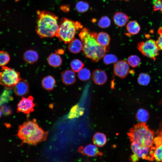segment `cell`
<instances>
[{"instance_id":"obj_19","label":"cell","mask_w":162,"mask_h":162,"mask_svg":"<svg viewBox=\"0 0 162 162\" xmlns=\"http://www.w3.org/2000/svg\"><path fill=\"white\" fill-rule=\"evenodd\" d=\"M49 64L54 67H58L62 63V59L59 54L56 53H51L48 56L47 59Z\"/></svg>"},{"instance_id":"obj_25","label":"cell","mask_w":162,"mask_h":162,"mask_svg":"<svg viewBox=\"0 0 162 162\" xmlns=\"http://www.w3.org/2000/svg\"><path fill=\"white\" fill-rule=\"evenodd\" d=\"M83 110L78 105H76L73 107L68 115V117L69 118H73L78 117L82 115Z\"/></svg>"},{"instance_id":"obj_3","label":"cell","mask_w":162,"mask_h":162,"mask_svg":"<svg viewBox=\"0 0 162 162\" xmlns=\"http://www.w3.org/2000/svg\"><path fill=\"white\" fill-rule=\"evenodd\" d=\"M37 14L35 30L39 37L43 38L56 36L59 27L58 17L53 14L46 11L38 10Z\"/></svg>"},{"instance_id":"obj_4","label":"cell","mask_w":162,"mask_h":162,"mask_svg":"<svg viewBox=\"0 0 162 162\" xmlns=\"http://www.w3.org/2000/svg\"><path fill=\"white\" fill-rule=\"evenodd\" d=\"M127 134L131 142L140 146L151 148L153 146L154 132L149 128L146 123L140 122L134 125Z\"/></svg>"},{"instance_id":"obj_24","label":"cell","mask_w":162,"mask_h":162,"mask_svg":"<svg viewBox=\"0 0 162 162\" xmlns=\"http://www.w3.org/2000/svg\"><path fill=\"white\" fill-rule=\"evenodd\" d=\"M136 118L140 122L146 123L149 118V114L147 110L141 108L137 112Z\"/></svg>"},{"instance_id":"obj_32","label":"cell","mask_w":162,"mask_h":162,"mask_svg":"<svg viewBox=\"0 0 162 162\" xmlns=\"http://www.w3.org/2000/svg\"><path fill=\"white\" fill-rule=\"evenodd\" d=\"M10 60L9 54L3 51H0V67L4 66Z\"/></svg>"},{"instance_id":"obj_29","label":"cell","mask_w":162,"mask_h":162,"mask_svg":"<svg viewBox=\"0 0 162 162\" xmlns=\"http://www.w3.org/2000/svg\"><path fill=\"white\" fill-rule=\"evenodd\" d=\"M89 8L88 3L85 1H80L76 5V9L77 11L80 13H83L87 11Z\"/></svg>"},{"instance_id":"obj_1","label":"cell","mask_w":162,"mask_h":162,"mask_svg":"<svg viewBox=\"0 0 162 162\" xmlns=\"http://www.w3.org/2000/svg\"><path fill=\"white\" fill-rule=\"evenodd\" d=\"M97 34L86 27L82 28L79 34L83 44L82 50L84 55L94 62H98L109 49V46L103 47L98 43L96 39Z\"/></svg>"},{"instance_id":"obj_12","label":"cell","mask_w":162,"mask_h":162,"mask_svg":"<svg viewBox=\"0 0 162 162\" xmlns=\"http://www.w3.org/2000/svg\"><path fill=\"white\" fill-rule=\"evenodd\" d=\"M78 151L83 155L90 157L102 156L103 154L99 150L96 146L91 144L84 147H80Z\"/></svg>"},{"instance_id":"obj_23","label":"cell","mask_w":162,"mask_h":162,"mask_svg":"<svg viewBox=\"0 0 162 162\" xmlns=\"http://www.w3.org/2000/svg\"><path fill=\"white\" fill-rule=\"evenodd\" d=\"M126 28L129 34L134 35L137 34L140 30V25L136 20H133L128 22L126 25Z\"/></svg>"},{"instance_id":"obj_38","label":"cell","mask_w":162,"mask_h":162,"mask_svg":"<svg viewBox=\"0 0 162 162\" xmlns=\"http://www.w3.org/2000/svg\"><path fill=\"white\" fill-rule=\"evenodd\" d=\"M61 9L64 11H68L69 10V8L67 6H63L62 7Z\"/></svg>"},{"instance_id":"obj_35","label":"cell","mask_w":162,"mask_h":162,"mask_svg":"<svg viewBox=\"0 0 162 162\" xmlns=\"http://www.w3.org/2000/svg\"><path fill=\"white\" fill-rule=\"evenodd\" d=\"M153 9L154 11L160 10L162 13V2L161 0H158L155 2Z\"/></svg>"},{"instance_id":"obj_8","label":"cell","mask_w":162,"mask_h":162,"mask_svg":"<svg viewBox=\"0 0 162 162\" xmlns=\"http://www.w3.org/2000/svg\"><path fill=\"white\" fill-rule=\"evenodd\" d=\"M150 155L151 161L162 162V136L160 135L154 138V143L151 148Z\"/></svg>"},{"instance_id":"obj_27","label":"cell","mask_w":162,"mask_h":162,"mask_svg":"<svg viewBox=\"0 0 162 162\" xmlns=\"http://www.w3.org/2000/svg\"><path fill=\"white\" fill-rule=\"evenodd\" d=\"M150 80V76L149 74L146 73H140L137 78L138 83L142 86L147 85L149 83Z\"/></svg>"},{"instance_id":"obj_2","label":"cell","mask_w":162,"mask_h":162,"mask_svg":"<svg viewBox=\"0 0 162 162\" xmlns=\"http://www.w3.org/2000/svg\"><path fill=\"white\" fill-rule=\"evenodd\" d=\"M17 135L22 140V144L35 145L46 141L48 132L44 131L34 120L25 122L20 125Z\"/></svg>"},{"instance_id":"obj_33","label":"cell","mask_w":162,"mask_h":162,"mask_svg":"<svg viewBox=\"0 0 162 162\" xmlns=\"http://www.w3.org/2000/svg\"><path fill=\"white\" fill-rule=\"evenodd\" d=\"M118 61V58L115 55L112 54L105 55L103 57V62L106 65L116 63Z\"/></svg>"},{"instance_id":"obj_30","label":"cell","mask_w":162,"mask_h":162,"mask_svg":"<svg viewBox=\"0 0 162 162\" xmlns=\"http://www.w3.org/2000/svg\"><path fill=\"white\" fill-rule=\"evenodd\" d=\"M141 59L136 55H132L128 58V62L129 65L132 68L137 67L140 64Z\"/></svg>"},{"instance_id":"obj_40","label":"cell","mask_w":162,"mask_h":162,"mask_svg":"<svg viewBox=\"0 0 162 162\" xmlns=\"http://www.w3.org/2000/svg\"><path fill=\"white\" fill-rule=\"evenodd\" d=\"M16 1H18V0H15Z\"/></svg>"},{"instance_id":"obj_15","label":"cell","mask_w":162,"mask_h":162,"mask_svg":"<svg viewBox=\"0 0 162 162\" xmlns=\"http://www.w3.org/2000/svg\"><path fill=\"white\" fill-rule=\"evenodd\" d=\"M61 78L63 82L66 85L72 84L76 81L75 72L72 70H67L62 72Z\"/></svg>"},{"instance_id":"obj_21","label":"cell","mask_w":162,"mask_h":162,"mask_svg":"<svg viewBox=\"0 0 162 162\" xmlns=\"http://www.w3.org/2000/svg\"><path fill=\"white\" fill-rule=\"evenodd\" d=\"M96 39L100 46L104 47L109 46L110 38L108 33L104 32H100L98 34Z\"/></svg>"},{"instance_id":"obj_17","label":"cell","mask_w":162,"mask_h":162,"mask_svg":"<svg viewBox=\"0 0 162 162\" xmlns=\"http://www.w3.org/2000/svg\"><path fill=\"white\" fill-rule=\"evenodd\" d=\"M23 59L27 63L33 64L36 62L38 59V55L35 51L29 50L26 51L23 55Z\"/></svg>"},{"instance_id":"obj_6","label":"cell","mask_w":162,"mask_h":162,"mask_svg":"<svg viewBox=\"0 0 162 162\" xmlns=\"http://www.w3.org/2000/svg\"><path fill=\"white\" fill-rule=\"evenodd\" d=\"M21 78L19 73L13 69L3 66L0 71V84L7 88L13 87Z\"/></svg>"},{"instance_id":"obj_13","label":"cell","mask_w":162,"mask_h":162,"mask_svg":"<svg viewBox=\"0 0 162 162\" xmlns=\"http://www.w3.org/2000/svg\"><path fill=\"white\" fill-rule=\"evenodd\" d=\"M15 94L18 96H22L27 94L29 92V85L28 81L21 79L13 87Z\"/></svg>"},{"instance_id":"obj_18","label":"cell","mask_w":162,"mask_h":162,"mask_svg":"<svg viewBox=\"0 0 162 162\" xmlns=\"http://www.w3.org/2000/svg\"><path fill=\"white\" fill-rule=\"evenodd\" d=\"M83 44L81 40L74 38L69 43L68 49L70 52L74 54L78 53L82 50Z\"/></svg>"},{"instance_id":"obj_26","label":"cell","mask_w":162,"mask_h":162,"mask_svg":"<svg viewBox=\"0 0 162 162\" xmlns=\"http://www.w3.org/2000/svg\"><path fill=\"white\" fill-rule=\"evenodd\" d=\"M78 78L82 81H86L88 80L91 76L90 70L87 68H83L78 73Z\"/></svg>"},{"instance_id":"obj_10","label":"cell","mask_w":162,"mask_h":162,"mask_svg":"<svg viewBox=\"0 0 162 162\" xmlns=\"http://www.w3.org/2000/svg\"><path fill=\"white\" fill-rule=\"evenodd\" d=\"M150 147L141 146L134 142H132L131 148L134 154L139 158L151 160Z\"/></svg>"},{"instance_id":"obj_39","label":"cell","mask_w":162,"mask_h":162,"mask_svg":"<svg viewBox=\"0 0 162 162\" xmlns=\"http://www.w3.org/2000/svg\"><path fill=\"white\" fill-rule=\"evenodd\" d=\"M2 110L1 109V108H0V118L2 116Z\"/></svg>"},{"instance_id":"obj_5","label":"cell","mask_w":162,"mask_h":162,"mask_svg":"<svg viewBox=\"0 0 162 162\" xmlns=\"http://www.w3.org/2000/svg\"><path fill=\"white\" fill-rule=\"evenodd\" d=\"M82 28L79 22L63 18L59 24L56 36L65 44L69 43L74 38L76 31Z\"/></svg>"},{"instance_id":"obj_20","label":"cell","mask_w":162,"mask_h":162,"mask_svg":"<svg viewBox=\"0 0 162 162\" xmlns=\"http://www.w3.org/2000/svg\"><path fill=\"white\" fill-rule=\"evenodd\" d=\"M56 81L54 78L51 75L44 77L41 81L43 87L48 91L52 90L56 85Z\"/></svg>"},{"instance_id":"obj_28","label":"cell","mask_w":162,"mask_h":162,"mask_svg":"<svg viewBox=\"0 0 162 162\" xmlns=\"http://www.w3.org/2000/svg\"><path fill=\"white\" fill-rule=\"evenodd\" d=\"M70 65L72 70L75 72H78L84 66V63L77 59L72 60L71 62Z\"/></svg>"},{"instance_id":"obj_7","label":"cell","mask_w":162,"mask_h":162,"mask_svg":"<svg viewBox=\"0 0 162 162\" xmlns=\"http://www.w3.org/2000/svg\"><path fill=\"white\" fill-rule=\"evenodd\" d=\"M137 48L143 55L154 60L159 55V50L156 41L153 39L140 42Z\"/></svg>"},{"instance_id":"obj_37","label":"cell","mask_w":162,"mask_h":162,"mask_svg":"<svg viewBox=\"0 0 162 162\" xmlns=\"http://www.w3.org/2000/svg\"><path fill=\"white\" fill-rule=\"evenodd\" d=\"M64 52V50L62 49H59L57 50L56 53L58 54H62Z\"/></svg>"},{"instance_id":"obj_34","label":"cell","mask_w":162,"mask_h":162,"mask_svg":"<svg viewBox=\"0 0 162 162\" xmlns=\"http://www.w3.org/2000/svg\"><path fill=\"white\" fill-rule=\"evenodd\" d=\"M158 33L159 36L156 42L159 50L162 51V27H160L158 29Z\"/></svg>"},{"instance_id":"obj_9","label":"cell","mask_w":162,"mask_h":162,"mask_svg":"<svg viewBox=\"0 0 162 162\" xmlns=\"http://www.w3.org/2000/svg\"><path fill=\"white\" fill-rule=\"evenodd\" d=\"M35 105L33 102V98L30 96L28 97H23L17 105L18 112L29 114L34 111Z\"/></svg>"},{"instance_id":"obj_11","label":"cell","mask_w":162,"mask_h":162,"mask_svg":"<svg viewBox=\"0 0 162 162\" xmlns=\"http://www.w3.org/2000/svg\"><path fill=\"white\" fill-rule=\"evenodd\" d=\"M113 71L116 76L122 78H125L130 71L128 62L124 60L118 61L114 65Z\"/></svg>"},{"instance_id":"obj_22","label":"cell","mask_w":162,"mask_h":162,"mask_svg":"<svg viewBox=\"0 0 162 162\" xmlns=\"http://www.w3.org/2000/svg\"><path fill=\"white\" fill-rule=\"evenodd\" d=\"M92 141L94 144L99 147L104 146L107 142L106 135L101 133L97 132L94 135Z\"/></svg>"},{"instance_id":"obj_16","label":"cell","mask_w":162,"mask_h":162,"mask_svg":"<svg viewBox=\"0 0 162 162\" xmlns=\"http://www.w3.org/2000/svg\"><path fill=\"white\" fill-rule=\"evenodd\" d=\"M113 19L116 26L119 27H122L127 23L129 17L124 13L119 11L115 13Z\"/></svg>"},{"instance_id":"obj_14","label":"cell","mask_w":162,"mask_h":162,"mask_svg":"<svg viewBox=\"0 0 162 162\" xmlns=\"http://www.w3.org/2000/svg\"><path fill=\"white\" fill-rule=\"evenodd\" d=\"M92 77L94 83L100 85L105 83L107 79L106 73L104 70L98 69L93 71Z\"/></svg>"},{"instance_id":"obj_36","label":"cell","mask_w":162,"mask_h":162,"mask_svg":"<svg viewBox=\"0 0 162 162\" xmlns=\"http://www.w3.org/2000/svg\"><path fill=\"white\" fill-rule=\"evenodd\" d=\"M130 159L132 162H136L138 161L139 158L136 155L134 154L130 156Z\"/></svg>"},{"instance_id":"obj_31","label":"cell","mask_w":162,"mask_h":162,"mask_svg":"<svg viewBox=\"0 0 162 162\" xmlns=\"http://www.w3.org/2000/svg\"><path fill=\"white\" fill-rule=\"evenodd\" d=\"M111 21L107 16H102L99 20L98 25L99 27L102 28L108 27L110 25Z\"/></svg>"}]
</instances>
